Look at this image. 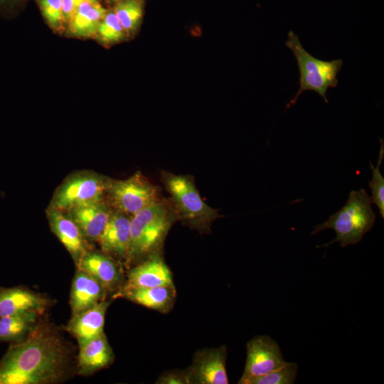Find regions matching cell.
<instances>
[{"label": "cell", "mask_w": 384, "mask_h": 384, "mask_svg": "<svg viewBox=\"0 0 384 384\" xmlns=\"http://www.w3.org/2000/svg\"><path fill=\"white\" fill-rule=\"evenodd\" d=\"M115 296L124 297L149 309L166 312L174 302L176 290L174 286L134 287L119 289Z\"/></svg>", "instance_id": "obj_20"}, {"label": "cell", "mask_w": 384, "mask_h": 384, "mask_svg": "<svg viewBox=\"0 0 384 384\" xmlns=\"http://www.w3.org/2000/svg\"><path fill=\"white\" fill-rule=\"evenodd\" d=\"M110 302L105 300L78 314L72 316L66 330L79 345L104 333L105 318Z\"/></svg>", "instance_id": "obj_17"}, {"label": "cell", "mask_w": 384, "mask_h": 384, "mask_svg": "<svg viewBox=\"0 0 384 384\" xmlns=\"http://www.w3.org/2000/svg\"><path fill=\"white\" fill-rule=\"evenodd\" d=\"M297 375V363L288 362L283 367L252 380L250 384H292Z\"/></svg>", "instance_id": "obj_25"}, {"label": "cell", "mask_w": 384, "mask_h": 384, "mask_svg": "<svg viewBox=\"0 0 384 384\" xmlns=\"http://www.w3.org/2000/svg\"><path fill=\"white\" fill-rule=\"evenodd\" d=\"M128 37L139 29L144 15V0H122L112 9Z\"/></svg>", "instance_id": "obj_22"}, {"label": "cell", "mask_w": 384, "mask_h": 384, "mask_svg": "<svg viewBox=\"0 0 384 384\" xmlns=\"http://www.w3.org/2000/svg\"><path fill=\"white\" fill-rule=\"evenodd\" d=\"M110 4H116L122 0H107Z\"/></svg>", "instance_id": "obj_30"}, {"label": "cell", "mask_w": 384, "mask_h": 384, "mask_svg": "<svg viewBox=\"0 0 384 384\" xmlns=\"http://www.w3.org/2000/svg\"><path fill=\"white\" fill-rule=\"evenodd\" d=\"M131 217L115 210L98 240L103 252L127 260L130 240Z\"/></svg>", "instance_id": "obj_13"}, {"label": "cell", "mask_w": 384, "mask_h": 384, "mask_svg": "<svg viewBox=\"0 0 384 384\" xmlns=\"http://www.w3.org/2000/svg\"><path fill=\"white\" fill-rule=\"evenodd\" d=\"M380 148L378 164L373 166V163L370 162V169L373 176L370 181L368 182L369 187L371 190L372 196L370 197L372 203L377 206L379 210L380 215L384 218V178L380 173V165L384 157V142L380 139Z\"/></svg>", "instance_id": "obj_24"}, {"label": "cell", "mask_w": 384, "mask_h": 384, "mask_svg": "<svg viewBox=\"0 0 384 384\" xmlns=\"http://www.w3.org/2000/svg\"><path fill=\"white\" fill-rule=\"evenodd\" d=\"M21 0H0V10H10L18 4Z\"/></svg>", "instance_id": "obj_29"}, {"label": "cell", "mask_w": 384, "mask_h": 384, "mask_svg": "<svg viewBox=\"0 0 384 384\" xmlns=\"http://www.w3.org/2000/svg\"><path fill=\"white\" fill-rule=\"evenodd\" d=\"M107 194L111 205L132 217L159 200L158 188L141 172L124 180H110Z\"/></svg>", "instance_id": "obj_7"}, {"label": "cell", "mask_w": 384, "mask_h": 384, "mask_svg": "<svg viewBox=\"0 0 384 384\" xmlns=\"http://www.w3.org/2000/svg\"><path fill=\"white\" fill-rule=\"evenodd\" d=\"M95 38L105 46L120 43L128 38L113 10L107 11L98 25Z\"/></svg>", "instance_id": "obj_23"}, {"label": "cell", "mask_w": 384, "mask_h": 384, "mask_svg": "<svg viewBox=\"0 0 384 384\" xmlns=\"http://www.w3.org/2000/svg\"><path fill=\"white\" fill-rule=\"evenodd\" d=\"M371 199L363 188L351 191L344 206L324 223L315 225L311 235L333 229L336 238L326 245L339 242L342 247L358 243L374 225L376 215L371 208Z\"/></svg>", "instance_id": "obj_2"}, {"label": "cell", "mask_w": 384, "mask_h": 384, "mask_svg": "<svg viewBox=\"0 0 384 384\" xmlns=\"http://www.w3.org/2000/svg\"><path fill=\"white\" fill-rule=\"evenodd\" d=\"M107 290L87 273L77 270L70 296L72 316L81 313L105 300Z\"/></svg>", "instance_id": "obj_18"}, {"label": "cell", "mask_w": 384, "mask_h": 384, "mask_svg": "<svg viewBox=\"0 0 384 384\" xmlns=\"http://www.w3.org/2000/svg\"><path fill=\"white\" fill-rule=\"evenodd\" d=\"M47 217L53 233L69 252L77 266L84 254L90 250L86 238L65 211L49 208Z\"/></svg>", "instance_id": "obj_10"}, {"label": "cell", "mask_w": 384, "mask_h": 384, "mask_svg": "<svg viewBox=\"0 0 384 384\" xmlns=\"http://www.w3.org/2000/svg\"><path fill=\"white\" fill-rule=\"evenodd\" d=\"M176 219L173 205L160 199L132 215L127 261L151 255L161 245Z\"/></svg>", "instance_id": "obj_3"}, {"label": "cell", "mask_w": 384, "mask_h": 384, "mask_svg": "<svg viewBox=\"0 0 384 384\" xmlns=\"http://www.w3.org/2000/svg\"><path fill=\"white\" fill-rule=\"evenodd\" d=\"M50 303L47 297L24 287H0V318L28 312L43 314Z\"/></svg>", "instance_id": "obj_11"}, {"label": "cell", "mask_w": 384, "mask_h": 384, "mask_svg": "<svg viewBox=\"0 0 384 384\" xmlns=\"http://www.w3.org/2000/svg\"><path fill=\"white\" fill-rule=\"evenodd\" d=\"M285 46L295 57L299 71V87L298 91L287 104L289 109L296 104L299 97L304 91H314L329 103L326 97L330 87H336L338 85V73L343 65L341 59L323 60L314 57L303 47L299 38L292 31L287 33Z\"/></svg>", "instance_id": "obj_4"}, {"label": "cell", "mask_w": 384, "mask_h": 384, "mask_svg": "<svg viewBox=\"0 0 384 384\" xmlns=\"http://www.w3.org/2000/svg\"><path fill=\"white\" fill-rule=\"evenodd\" d=\"M157 383L161 384H189L186 372H169L159 377Z\"/></svg>", "instance_id": "obj_27"}, {"label": "cell", "mask_w": 384, "mask_h": 384, "mask_svg": "<svg viewBox=\"0 0 384 384\" xmlns=\"http://www.w3.org/2000/svg\"><path fill=\"white\" fill-rule=\"evenodd\" d=\"M66 213L77 224L86 239L98 241L112 210L101 200L75 207Z\"/></svg>", "instance_id": "obj_15"}, {"label": "cell", "mask_w": 384, "mask_h": 384, "mask_svg": "<svg viewBox=\"0 0 384 384\" xmlns=\"http://www.w3.org/2000/svg\"><path fill=\"white\" fill-rule=\"evenodd\" d=\"M174 286L172 274L158 254H151L127 274V279L120 289Z\"/></svg>", "instance_id": "obj_12"}, {"label": "cell", "mask_w": 384, "mask_h": 384, "mask_svg": "<svg viewBox=\"0 0 384 384\" xmlns=\"http://www.w3.org/2000/svg\"><path fill=\"white\" fill-rule=\"evenodd\" d=\"M76 267L77 270L95 278L107 291L111 292L122 287L123 277L120 268L105 253L88 250Z\"/></svg>", "instance_id": "obj_14"}, {"label": "cell", "mask_w": 384, "mask_h": 384, "mask_svg": "<svg viewBox=\"0 0 384 384\" xmlns=\"http://www.w3.org/2000/svg\"><path fill=\"white\" fill-rule=\"evenodd\" d=\"M72 351L53 325L39 319L0 361V384H54L70 375Z\"/></svg>", "instance_id": "obj_1"}, {"label": "cell", "mask_w": 384, "mask_h": 384, "mask_svg": "<svg viewBox=\"0 0 384 384\" xmlns=\"http://www.w3.org/2000/svg\"><path fill=\"white\" fill-rule=\"evenodd\" d=\"M226 358L225 346L197 352L191 368L186 371L189 383L228 384Z\"/></svg>", "instance_id": "obj_9"}, {"label": "cell", "mask_w": 384, "mask_h": 384, "mask_svg": "<svg viewBox=\"0 0 384 384\" xmlns=\"http://www.w3.org/2000/svg\"><path fill=\"white\" fill-rule=\"evenodd\" d=\"M106 12L100 0H81L67 26L68 34L76 38H95Z\"/></svg>", "instance_id": "obj_19"}, {"label": "cell", "mask_w": 384, "mask_h": 384, "mask_svg": "<svg viewBox=\"0 0 384 384\" xmlns=\"http://www.w3.org/2000/svg\"><path fill=\"white\" fill-rule=\"evenodd\" d=\"M161 180L171 195L177 218L188 226L204 232L213 220L221 217L218 210L203 201L192 176L162 171Z\"/></svg>", "instance_id": "obj_5"}, {"label": "cell", "mask_w": 384, "mask_h": 384, "mask_svg": "<svg viewBox=\"0 0 384 384\" xmlns=\"http://www.w3.org/2000/svg\"><path fill=\"white\" fill-rule=\"evenodd\" d=\"M81 0H61L63 17L65 26L74 14Z\"/></svg>", "instance_id": "obj_28"}, {"label": "cell", "mask_w": 384, "mask_h": 384, "mask_svg": "<svg viewBox=\"0 0 384 384\" xmlns=\"http://www.w3.org/2000/svg\"><path fill=\"white\" fill-rule=\"evenodd\" d=\"M42 15L48 26L55 31H61L65 27L61 0H36Z\"/></svg>", "instance_id": "obj_26"}, {"label": "cell", "mask_w": 384, "mask_h": 384, "mask_svg": "<svg viewBox=\"0 0 384 384\" xmlns=\"http://www.w3.org/2000/svg\"><path fill=\"white\" fill-rule=\"evenodd\" d=\"M287 362L279 345L267 336L254 337L247 343V359L239 384H250L259 377L277 370Z\"/></svg>", "instance_id": "obj_8"}, {"label": "cell", "mask_w": 384, "mask_h": 384, "mask_svg": "<svg viewBox=\"0 0 384 384\" xmlns=\"http://www.w3.org/2000/svg\"><path fill=\"white\" fill-rule=\"evenodd\" d=\"M110 179L94 172L69 176L55 191L49 208L68 211L75 207L103 200Z\"/></svg>", "instance_id": "obj_6"}, {"label": "cell", "mask_w": 384, "mask_h": 384, "mask_svg": "<svg viewBox=\"0 0 384 384\" xmlns=\"http://www.w3.org/2000/svg\"><path fill=\"white\" fill-rule=\"evenodd\" d=\"M114 360L113 351L105 334L79 345L77 373L87 376L110 366Z\"/></svg>", "instance_id": "obj_16"}, {"label": "cell", "mask_w": 384, "mask_h": 384, "mask_svg": "<svg viewBox=\"0 0 384 384\" xmlns=\"http://www.w3.org/2000/svg\"><path fill=\"white\" fill-rule=\"evenodd\" d=\"M41 315L28 312L0 318V342L23 341L36 327Z\"/></svg>", "instance_id": "obj_21"}]
</instances>
